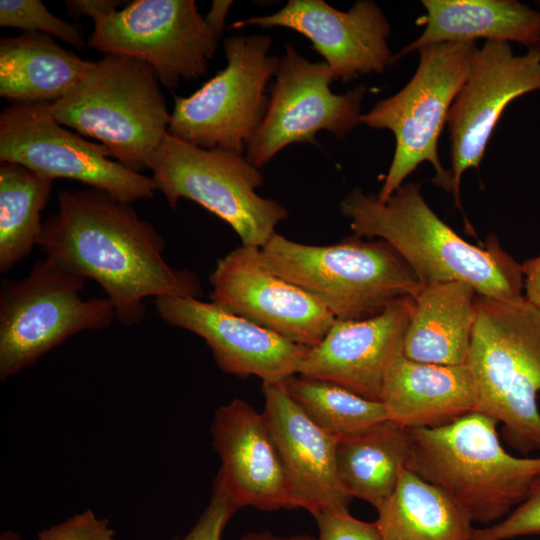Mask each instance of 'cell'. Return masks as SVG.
<instances>
[{
    "label": "cell",
    "mask_w": 540,
    "mask_h": 540,
    "mask_svg": "<svg viewBox=\"0 0 540 540\" xmlns=\"http://www.w3.org/2000/svg\"><path fill=\"white\" fill-rule=\"evenodd\" d=\"M86 281L45 256L25 278L2 282L1 381L33 365L69 337L112 324L114 307L107 297H81Z\"/></svg>",
    "instance_id": "10"
},
{
    "label": "cell",
    "mask_w": 540,
    "mask_h": 540,
    "mask_svg": "<svg viewBox=\"0 0 540 540\" xmlns=\"http://www.w3.org/2000/svg\"><path fill=\"white\" fill-rule=\"evenodd\" d=\"M239 540H316V538L307 534H296L291 536H278L270 530L258 532H248L240 537Z\"/></svg>",
    "instance_id": "36"
},
{
    "label": "cell",
    "mask_w": 540,
    "mask_h": 540,
    "mask_svg": "<svg viewBox=\"0 0 540 540\" xmlns=\"http://www.w3.org/2000/svg\"><path fill=\"white\" fill-rule=\"evenodd\" d=\"M92 64L48 34L23 32L2 37L0 96L12 103L54 102L74 89Z\"/></svg>",
    "instance_id": "24"
},
{
    "label": "cell",
    "mask_w": 540,
    "mask_h": 540,
    "mask_svg": "<svg viewBox=\"0 0 540 540\" xmlns=\"http://www.w3.org/2000/svg\"><path fill=\"white\" fill-rule=\"evenodd\" d=\"M380 401L388 420L406 428H436L478 412V391L466 364L438 365L399 355L386 372Z\"/></svg>",
    "instance_id": "21"
},
{
    "label": "cell",
    "mask_w": 540,
    "mask_h": 540,
    "mask_svg": "<svg viewBox=\"0 0 540 540\" xmlns=\"http://www.w3.org/2000/svg\"><path fill=\"white\" fill-rule=\"evenodd\" d=\"M266 34L234 35L223 42L226 66L188 97H175L168 134L188 144L245 153L269 103L280 58Z\"/></svg>",
    "instance_id": "11"
},
{
    "label": "cell",
    "mask_w": 540,
    "mask_h": 540,
    "mask_svg": "<svg viewBox=\"0 0 540 540\" xmlns=\"http://www.w3.org/2000/svg\"><path fill=\"white\" fill-rule=\"evenodd\" d=\"M262 28L282 27L308 38L335 80L380 74L395 58L389 48L391 27L377 3L358 0L340 11L323 0H289L277 12L233 24Z\"/></svg>",
    "instance_id": "16"
},
{
    "label": "cell",
    "mask_w": 540,
    "mask_h": 540,
    "mask_svg": "<svg viewBox=\"0 0 540 540\" xmlns=\"http://www.w3.org/2000/svg\"><path fill=\"white\" fill-rule=\"evenodd\" d=\"M540 48V47H539Z\"/></svg>",
    "instance_id": "38"
},
{
    "label": "cell",
    "mask_w": 540,
    "mask_h": 540,
    "mask_svg": "<svg viewBox=\"0 0 540 540\" xmlns=\"http://www.w3.org/2000/svg\"><path fill=\"white\" fill-rule=\"evenodd\" d=\"M523 274V295L540 309V253L521 264Z\"/></svg>",
    "instance_id": "35"
},
{
    "label": "cell",
    "mask_w": 540,
    "mask_h": 540,
    "mask_svg": "<svg viewBox=\"0 0 540 540\" xmlns=\"http://www.w3.org/2000/svg\"><path fill=\"white\" fill-rule=\"evenodd\" d=\"M120 3L115 0H69L66 1V9L67 13L75 19L89 16L95 21L118 10Z\"/></svg>",
    "instance_id": "34"
},
{
    "label": "cell",
    "mask_w": 540,
    "mask_h": 540,
    "mask_svg": "<svg viewBox=\"0 0 540 540\" xmlns=\"http://www.w3.org/2000/svg\"><path fill=\"white\" fill-rule=\"evenodd\" d=\"M37 540H116L109 521L86 510L41 530Z\"/></svg>",
    "instance_id": "31"
},
{
    "label": "cell",
    "mask_w": 540,
    "mask_h": 540,
    "mask_svg": "<svg viewBox=\"0 0 540 540\" xmlns=\"http://www.w3.org/2000/svg\"><path fill=\"white\" fill-rule=\"evenodd\" d=\"M540 534V479L527 498L502 520L474 528L470 540H510Z\"/></svg>",
    "instance_id": "30"
},
{
    "label": "cell",
    "mask_w": 540,
    "mask_h": 540,
    "mask_svg": "<svg viewBox=\"0 0 540 540\" xmlns=\"http://www.w3.org/2000/svg\"><path fill=\"white\" fill-rule=\"evenodd\" d=\"M498 424L476 411L440 427L409 429L406 468L441 489L472 523L486 526L512 512L540 479V456L508 453Z\"/></svg>",
    "instance_id": "3"
},
{
    "label": "cell",
    "mask_w": 540,
    "mask_h": 540,
    "mask_svg": "<svg viewBox=\"0 0 540 540\" xmlns=\"http://www.w3.org/2000/svg\"><path fill=\"white\" fill-rule=\"evenodd\" d=\"M410 432L390 420L337 445L341 484L350 498L377 509L395 491L410 453Z\"/></svg>",
    "instance_id": "26"
},
{
    "label": "cell",
    "mask_w": 540,
    "mask_h": 540,
    "mask_svg": "<svg viewBox=\"0 0 540 540\" xmlns=\"http://www.w3.org/2000/svg\"><path fill=\"white\" fill-rule=\"evenodd\" d=\"M166 323L205 340L218 367L227 374L276 383L298 374L309 348L284 338L213 302L195 297H159L154 301Z\"/></svg>",
    "instance_id": "17"
},
{
    "label": "cell",
    "mask_w": 540,
    "mask_h": 540,
    "mask_svg": "<svg viewBox=\"0 0 540 540\" xmlns=\"http://www.w3.org/2000/svg\"><path fill=\"white\" fill-rule=\"evenodd\" d=\"M291 398L327 433L343 439L388 420L384 404L324 380L293 375L284 381Z\"/></svg>",
    "instance_id": "28"
},
{
    "label": "cell",
    "mask_w": 540,
    "mask_h": 540,
    "mask_svg": "<svg viewBox=\"0 0 540 540\" xmlns=\"http://www.w3.org/2000/svg\"><path fill=\"white\" fill-rule=\"evenodd\" d=\"M238 510L223 486L215 480L209 504L181 540H221L227 523Z\"/></svg>",
    "instance_id": "32"
},
{
    "label": "cell",
    "mask_w": 540,
    "mask_h": 540,
    "mask_svg": "<svg viewBox=\"0 0 540 540\" xmlns=\"http://www.w3.org/2000/svg\"><path fill=\"white\" fill-rule=\"evenodd\" d=\"M38 246L66 270L94 280L123 326L139 324L148 297L202 296L198 276L163 256L165 240L130 203L87 188L58 193Z\"/></svg>",
    "instance_id": "1"
},
{
    "label": "cell",
    "mask_w": 540,
    "mask_h": 540,
    "mask_svg": "<svg viewBox=\"0 0 540 540\" xmlns=\"http://www.w3.org/2000/svg\"><path fill=\"white\" fill-rule=\"evenodd\" d=\"M315 520L316 540H381L375 521H362L349 511L322 514Z\"/></svg>",
    "instance_id": "33"
},
{
    "label": "cell",
    "mask_w": 540,
    "mask_h": 540,
    "mask_svg": "<svg viewBox=\"0 0 540 540\" xmlns=\"http://www.w3.org/2000/svg\"><path fill=\"white\" fill-rule=\"evenodd\" d=\"M159 83L146 62L104 55L49 109L61 125L98 140L111 157L140 172L168 133L171 114Z\"/></svg>",
    "instance_id": "6"
},
{
    "label": "cell",
    "mask_w": 540,
    "mask_h": 540,
    "mask_svg": "<svg viewBox=\"0 0 540 540\" xmlns=\"http://www.w3.org/2000/svg\"><path fill=\"white\" fill-rule=\"evenodd\" d=\"M466 365L478 412L501 423L517 451L540 452V309L524 296L503 301L478 295Z\"/></svg>",
    "instance_id": "4"
},
{
    "label": "cell",
    "mask_w": 540,
    "mask_h": 540,
    "mask_svg": "<svg viewBox=\"0 0 540 540\" xmlns=\"http://www.w3.org/2000/svg\"><path fill=\"white\" fill-rule=\"evenodd\" d=\"M268 267L323 304L337 320L381 313L392 302L414 298L418 276L386 241L353 236L330 245H308L274 233L261 248Z\"/></svg>",
    "instance_id": "5"
},
{
    "label": "cell",
    "mask_w": 540,
    "mask_h": 540,
    "mask_svg": "<svg viewBox=\"0 0 540 540\" xmlns=\"http://www.w3.org/2000/svg\"><path fill=\"white\" fill-rule=\"evenodd\" d=\"M262 412L281 458L295 508L314 518L348 511L352 498L337 470L340 439L314 423L287 392L284 381L263 383Z\"/></svg>",
    "instance_id": "19"
},
{
    "label": "cell",
    "mask_w": 540,
    "mask_h": 540,
    "mask_svg": "<svg viewBox=\"0 0 540 540\" xmlns=\"http://www.w3.org/2000/svg\"><path fill=\"white\" fill-rule=\"evenodd\" d=\"M221 466L215 478L238 509H296L285 470L262 413L236 398L220 406L211 424Z\"/></svg>",
    "instance_id": "20"
},
{
    "label": "cell",
    "mask_w": 540,
    "mask_h": 540,
    "mask_svg": "<svg viewBox=\"0 0 540 540\" xmlns=\"http://www.w3.org/2000/svg\"><path fill=\"white\" fill-rule=\"evenodd\" d=\"M339 207L355 236L388 242L423 286L460 281L496 300L523 296L521 264L503 250L498 238L488 237L483 247L464 240L429 207L418 183L401 185L384 203L355 188Z\"/></svg>",
    "instance_id": "2"
},
{
    "label": "cell",
    "mask_w": 540,
    "mask_h": 540,
    "mask_svg": "<svg viewBox=\"0 0 540 540\" xmlns=\"http://www.w3.org/2000/svg\"><path fill=\"white\" fill-rule=\"evenodd\" d=\"M284 49L265 116L245 149L258 169L290 144L317 145L316 134L324 130L343 140L361 124L365 85L335 94L330 89L335 78L324 61L307 60L290 43Z\"/></svg>",
    "instance_id": "13"
},
{
    "label": "cell",
    "mask_w": 540,
    "mask_h": 540,
    "mask_svg": "<svg viewBox=\"0 0 540 540\" xmlns=\"http://www.w3.org/2000/svg\"><path fill=\"white\" fill-rule=\"evenodd\" d=\"M478 49L475 41L421 48L419 64L410 81L362 114L361 124L390 130L395 136L394 156L376 195L381 203L386 202L423 162L432 164L435 185L447 192L453 191L452 173L439 159L438 140Z\"/></svg>",
    "instance_id": "7"
},
{
    "label": "cell",
    "mask_w": 540,
    "mask_h": 540,
    "mask_svg": "<svg viewBox=\"0 0 540 540\" xmlns=\"http://www.w3.org/2000/svg\"><path fill=\"white\" fill-rule=\"evenodd\" d=\"M53 180L13 162L0 163V272L10 271L39 244L41 211Z\"/></svg>",
    "instance_id": "27"
},
{
    "label": "cell",
    "mask_w": 540,
    "mask_h": 540,
    "mask_svg": "<svg viewBox=\"0 0 540 540\" xmlns=\"http://www.w3.org/2000/svg\"><path fill=\"white\" fill-rule=\"evenodd\" d=\"M414 304V298L405 297L373 317L336 319L321 342L309 348L298 375L335 383L380 401L386 372L403 354Z\"/></svg>",
    "instance_id": "18"
},
{
    "label": "cell",
    "mask_w": 540,
    "mask_h": 540,
    "mask_svg": "<svg viewBox=\"0 0 540 540\" xmlns=\"http://www.w3.org/2000/svg\"><path fill=\"white\" fill-rule=\"evenodd\" d=\"M231 3L214 0L202 16L194 0H135L94 21L88 44L104 55L149 64L168 89L207 74Z\"/></svg>",
    "instance_id": "9"
},
{
    "label": "cell",
    "mask_w": 540,
    "mask_h": 540,
    "mask_svg": "<svg viewBox=\"0 0 540 540\" xmlns=\"http://www.w3.org/2000/svg\"><path fill=\"white\" fill-rule=\"evenodd\" d=\"M149 169L172 208L180 199L196 202L229 224L244 246L262 248L288 217L285 206L257 193L264 178L245 153L200 148L167 133Z\"/></svg>",
    "instance_id": "8"
},
{
    "label": "cell",
    "mask_w": 540,
    "mask_h": 540,
    "mask_svg": "<svg viewBox=\"0 0 540 540\" xmlns=\"http://www.w3.org/2000/svg\"><path fill=\"white\" fill-rule=\"evenodd\" d=\"M425 28L400 56L446 43L486 39L540 47V11L515 0H423Z\"/></svg>",
    "instance_id": "22"
},
{
    "label": "cell",
    "mask_w": 540,
    "mask_h": 540,
    "mask_svg": "<svg viewBox=\"0 0 540 540\" xmlns=\"http://www.w3.org/2000/svg\"><path fill=\"white\" fill-rule=\"evenodd\" d=\"M211 302L297 344H319L336 318L310 294L274 273L261 248L241 245L210 274Z\"/></svg>",
    "instance_id": "15"
},
{
    "label": "cell",
    "mask_w": 540,
    "mask_h": 540,
    "mask_svg": "<svg viewBox=\"0 0 540 540\" xmlns=\"http://www.w3.org/2000/svg\"><path fill=\"white\" fill-rule=\"evenodd\" d=\"M376 510L381 540H470L474 529L451 498L406 467L393 494Z\"/></svg>",
    "instance_id": "25"
},
{
    "label": "cell",
    "mask_w": 540,
    "mask_h": 540,
    "mask_svg": "<svg viewBox=\"0 0 540 540\" xmlns=\"http://www.w3.org/2000/svg\"><path fill=\"white\" fill-rule=\"evenodd\" d=\"M0 25L56 36L71 46H86L80 26L54 16L40 0H1Z\"/></svg>",
    "instance_id": "29"
},
{
    "label": "cell",
    "mask_w": 540,
    "mask_h": 540,
    "mask_svg": "<svg viewBox=\"0 0 540 540\" xmlns=\"http://www.w3.org/2000/svg\"><path fill=\"white\" fill-rule=\"evenodd\" d=\"M540 89V48L515 55L509 43L486 41L447 117L455 206L462 209L460 183L469 168L479 169L487 144L506 107Z\"/></svg>",
    "instance_id": "14"
},
{
    "label": "cell",
    "mask_w": 540,
    "mask_h": 540,
    "mask_svg": "<svg viewBox=\"0 0 540 540\" xmlns=\"http://www.w3.org/2000/svg\"><path fill=\"white\" fill-rule=\"evenodd\" d=\"M477 297L476 290L465 282L423 286L414 299L403 355L422 363L466 364Z\"/></svg>",
    "instance_id": "23"
},
{
    "label": "cell",
    "mask_w": 540,
    "mask_h": 540,
    "mask_svg": "<svg viewBox=\"0 0 540 540\" xmlns=\"http://www.w3.org/2000/svg\"><path fill=\"white\" fill-rule=\"evenodd\" d=\"M109 157L101 143L63 128L47 102L12 103L0 114V162L20 164L53 181H78L130 204L154 196L152 177Z\"/></svg>",
    "instance_id": "12"
},
{
    "label": "cell",
    "mask_w": 540,
    "mask_h": 540,
    "mask_svg": "<svg viewBox=\"0 0 540 540\" xmlns=\"http://www.w3.org/2000/svg\"><path fill=\"white\" fill-rule=\"evenodd\" d=\"M0 540H22L21 536L13 531H5L1 534Z\"/></svg>",
    "instance_id": "37"
}]
</instances>
